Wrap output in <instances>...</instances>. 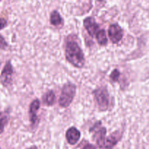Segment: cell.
Instances as JSON below:
<instances>
[{
	"instance_id": "cell-9",
	"label": "cell",
	"mask_w": 149,
	"mask_h": 149,
	"mask_svg": "<svg viewBox=\"0 0 149 149\" xmlns=\"http://www.w3.org/2000/svg\"><path fill=\"white\" fill-rule=\"evenodd\" d=\"M40 108V102L39 100H35L31 103L29 107V119L32 125H34L38 120L37 112Z\"/></svg>"
},
{
	"instance_id": "cell-16",
	"label": "cell",
	"mask_w": 149,
	"mask_h": 149,
	"mask_svg": "<svg viewBox=\"0 0 149 149\" xmlns=\"http://www.w3.org/2000/svg\"><path fill=\"white\" fill-rule=\"evenodd\" d=\"M6 26H7V21H6V20L0 17V30L5 28Z\"/></svg>"
},
{
	"instance_id": "cell-14",
	"label": "cell",
	"mask_w": 149,
	"mask_h": 149,
	"mask_svg": "<svg viewBox=\"0 0 149 149\" xmlns=\"http://www.w3.org/2000/svg\"><path fill=\"white\" fill-rule=\"evenodd\" d=\"M7 117H3L0 119V134L2 133L4 131V127L7 125Z\"/></svg>"
},
{
	"instance_id": "cell-8",
	"label": "cell",
	"mask_w": 149,
	"mask_h": 149,
	"mask_svg": "<svg viewBox=\"0 0 149 149\" xmlns=\"http://www.w3.org/2000/svg\"><path fill=\"white\" fill-rule=\"evenodd\" d=\"M80 137H81L80 132L77 128L74 127L69 128L66 131V133H65V138H66L67 142L70 145H75L79 141Z\"/></svg>"
},
{
	"instance_id": "cell-13",
	"label": "cell",
	"mask_w": 149,
	"mask_h": 149,
	"mask_svg": "<svg viewBox=\"0 0 149 149\" xmlns=\"http://www.w3.org/2000/svg\"><path fill=\"white\" fill-rule=\"evenodd\" d=\"M119 76H120V72L118 69H114L113 71L111 72L110 75V79L112 80L113 81H118L119 78Z\"/></svg>"
},
{
	"instance_id": "cell-1",
	"label": "cell",
	"mask_w": 149,
	"mask_h": 149,
	"mask_svg": "<svg viewBox=\"0 0 149 149\" xmlns=\"http://www.w3.org/2000/svg\"><path fill=\"white\" fill-rule=\"evenodd\" d=\"M99 123H97L90 130H95L94 138L100 149H113L121 138V134L119 131L113 132L110 136L106 137V130L105 127H99Z\"/></svg>"
},
{
	"instance_id": "cell-5",
	"label": "cell",
	"mask_w": 149,
	"mask_h": 149,
	"mask_svg": "<svg viewBox=\"0 0 149 149\" xmlns=\"http://www.w3.org/2000/svg\"><path fill=\"white\" fill-rule=\"evenodd\" d=\"M13 74V68L11 65V63H10V61H7L6 65H4V68H3L1 76H0V81L3 85L7 87L11 84Z\"/></svg>"
},
{
	"instance_id": "cell-6",
	"label": "cell",
	"mask_w": 149,
	"mask_h": 149,
	"mask_svg": "<svg viewBox=\"0 0 149 149\" xmlns=\"http://www.w3.org/2000/svg\"><path fill=\"white\" fill-rule=\"evenodd\" d=\"M109 36L113 43H118L123 37V30L118 24H112L109 29Z\"/></svg>"
},
{
	"instance_id": "cell-18",
	"label": "cell",
	"mask_w": 149,
	"mask_h": 149,
	"mask_svg": "<svg viewBox=\"0 0 149 149\" xmlns=\"http://www.w3.org/2000/svg\"><path fill=\"white\" fill-rule=\"evenodd\" d=\"M27 149H36V146H31V147H30V148H29Z\"/></svg>"
},
{
	"instance_id": "cell-3",
	"label": "cell",
	"mask_w": 149,
	"mask_h": 149,
	"mask_svg": "<svg viewBox=\"0 0 149 149\" xmlns=\"http://www.w3.org/2000/svg\"><path fill=\"white\" fill-rule=\"evenodd\" d=\"M76 93V86L72 83H67L63 87L59 98V105L63 108H67L72 103Z\"/></svg>"
},
{
	"instance_id": "cell-20",
	"label": "cell",
	"mask_w": 149,
	"mask_h": 149,
	"mask_svg": "<svg viewBox=\"0 0 149 149\" xmlns=\"http://www.w3.org/2000/svg\"><path fill=\"white\" fill-rule=\"evenodd\" d=\"M0 149H1V148H0Z\"/></svg>"
},
{
	"instance_id": "cell-12",
	"label": "cell",
	"mask_w": 149,
	"mask_h": 149,
	"mask_svg": "<svg viewBox=\"0 0 149 149\" xmlns=\"http://www.w3.org/2000/svg\"><path fill=\"white\" fill-rule=\"evenodd\" d=\"M96 39H97V42L100 45H106L108 42L107 36H106V31L105 30H100L95 35Z\"/></svg>"
},
{
	"instance_id": "cell-15",
	"label": "cell",
	"mask_w": 149,
	"mask_h": 149,
	"mask_svg": "<svg viewBox=\"0 0 149 149\" xmlns=\"http://www.w3.org/2000/svg\"><path fill=\"white\" fill-rule=\"evenodd\" d=\"M8 47V45L6 42L5 39H4L1 35H0V49H6Z\"/></svg>"
},
{
	"instance_id": "cell-2",
	"label": "cell",
	"mask_w": 149,
	"mask_h": 149,
	"mask_svg": "<svg viewBox=\"0 0 149 149\" xmlns=\"http://www.w3.org/2000/svg\"><path fill=\"white\" fill-rule=\"evenodd\" d=\"M65 55L67 61L74 66L77 68H82L84 66L85 62L84 53L76 41H67Z\"/></svg>"
},
{
	"instance_id": "cell-17",
	"label": "cell",
	"mask_w": 149,
	"mask_h": 149,
	"mask_svg": "<svg viewBox=\"0 0 149 149\" xmlns=\"http://www.w3.org/2000/svg\"><path fill=\"white\" fill-rule=\"evenodd\" d=\"M82 149H96V147L92 144H87L83 147Z\"/></svg>"
},
{
	"instance_id": "cell-11",
	"label": "cell",
	"mask_w": 149,
	"mask_h": 149,
	"mask_svg": "<svg viewBox=\"0 0 149 149\" xmlns=\"http://www.w3.org/2000/svg\"><path fill=\"white\" fill-rule=\"evenodd\" d=\"M55 95L53 91H49L43 97V101L47 106H52L55 103Z\"/></svg>"
},
{
	"instance_id": "cell-4",
	"label": "cell",
	"mask_w": 149,
	"mask_h": 149,
	"mask_svg": "<svg viewBox=\"0 0 149 149\" xmlns=\"http://www.w3.org/2000/svg\"><path fill=\"white\" fill-rule=\"evenodd\" d=\"M93 95L99 110H107L109 107V94L107 89L105 87H98L93 92Z\"/></svg>"
},
{
	"instance_id": "cell-7",
	"label": "cell",
	"mask_w": 149,
	"mask_h": 149,
	"mask_svg": "<svg viewBox=\"0 0 149 149\" xmlns=\"http://www.w3.org/2000/svg\"><path fill=\"white\" fill-rule=\"evenodd\" d=\"M84 26L89 34L94 37L100 31V27L93 17H88L84 20Z\"/></svg>"
},
{
	"instance_id": "cell-10",
	"label": "cell",
	"mask_w": 149,
	"mask_h": 149,
	"mask_svg": "<svg viewBox=\"0 0 149 149\" xmlns=\"http://www.w3.org/2000/svg\"><path fill=\"white\" fill-rule=\"evenodd\" d=\"M50 23L53 26H59L63 23V19L61 17V15L59 14L58 11L54 10L52 13L50 14V19H49Z\"/></svg>"
},
{
	"instance_id": "cell-19",
	"label": "cell",
	"mask_w": 149,
	"mask_h": 149,
	"mask_svg": "<svg viewBox=\"0 0 149 149\" xmlns=\"http://www.w3.org/2000/svg\"><path fill=\"white\" fill-rule=\"evenodd\" d=\"M0 115H1V112H0Z\"/></svg>"
}]
</instances>
